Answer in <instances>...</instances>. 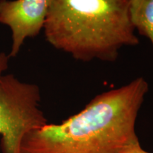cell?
<instances>
[{
    "mask_svg": "<svg viewBox=\"0 0 153 153\" xmlns=\"http://www.w3.org/2000/svg\"><path fill=\"white\" fill-rule=\"evenodd\" d=\"M149 85L138 77L99 94L79 113L25 135L20 153H127L138 146L135 123Z\"/></svg>",
    "mask_w": 153,
    "mask_h": 153,
    "instance_id": "1",
    "label": "cell"
},
{
    "mask_svg": "<svg viewBox=\"0 0 153 153\" xmlns=\"http://www.w3.org/2000/svg\"><path fill=\"white\" fill-rule=\"evenodd\" d=\"M44 33L55 48L81 61H115L123 46L139 43L129 0H51Z\"/></svg>",
    "mask_w": 153,
    "mask_h": 153,
    "instance_id": "2",
    "label": "cell"
},
{
    "mask_svg": "<svg viewBox=\"0 0 153 153\" xmlns=\"http://www.w3.org/2000/svg\"><path fill=\"white\" fill-rule=\"evenodd\" d=\"M40 101L36 85L11 74L0 77V153H20L25 135L48 123Z\"/></svg>",
    "mask_w": 153,
    "mask_h": 153,
    "instance_id": "3",
    "label": "cell"
},
{
    "mask_svg": "<svg viewBox=\"0 0 153 153\" xmlns=\"http://www.w3.org/2000/svg\"><path fill=\"white\" fill-rule=\"evenodd\" d=\"M51 0H0V24L11 32L9 57L19 54L25 41L43 29Z\"/></svg>",
    "mask_w": 153,
    "mask_h": 153,
    "instance_id": "4",
    "label": "cell"
},
{
    "mask_svg": "<svg viewBox=\"0 0 153 153\" xmlns=\"http://www.w3.org/2000/svg\"><path fill=\"white\" fill-rule=\"evenodd\" d=\"M129 16L135 30L153 46V0H129Z\"/></svg>",
    "mask_w": 153,
    "mask_h": 153,
    "instance_id": "5",
    "label": "cell"
},
{
    "mask_svg": "<svg viewBox=\"0 0 153 153\" xmlns=\"http://www.w3.org/2000/svg\"><path fill=\"white\" fill-rule=\"evenodd\" d=\"M9 57L4 53H0V77L3 75V72L8 68Z\"/></svg>",
    "mask_w": 153,
    "mask_h": 153,
    "instance_id": "6",
    "label": "cell"
},
{
    "mask_svg": "<svg viewBox=\"0 0 153 153\" xmlns=\"http://www.w3.org/2000/svg\"><path fill=\"white\" fill-rule=\"evenodd\" d=\"M127 153H150V152H147V151L143 150V149L141 148L140 145L138 146L135 147V148L132 149V150H130L129 152H128Z\"/></svg>",
    "mask_w": 153,
    "mask_h": 153,
    "instance_id": "7",
    "label": "cell"
}]
</instances>
